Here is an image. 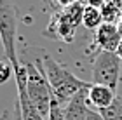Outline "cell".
Wrapping results in <instances>:
<instances>
[{"instance_id":"obj_15","label":"cell","mask_w":122,"mask_h":120,"mask_svg":"<svg viewBox=\"0 0 122 120\" xmlns=\"http://www.w3.org/2000/svg\"><path fill=\"white\" fill-rule=\"evenodd\" d=\"M0 120H10V113L5 110V111L2 113V117H0Z\"/></svg>"},{"instance_id":"obj_2","label":"cell","mask_w":122,"mask_h":120,"mask_svg":"<svg viewBox=\"0 0 122 120\" xmlns=\"http://www.w3.org/2000/svg\"><path fill=\"white\" fill-rule=\"evenodd\" d=\"M26 68V94L31 105L38 110L42 117H49V110H51V87L44 73V66L40 61V56H37L35 61H25Z\"/></svg>"},{"instance_id":"obj_4","label":"cell","mask_w":122,"mask_h":120,"mask_svg":"<svg viewBox=\"0 0 122 120\" xmlns=\"http://www.w3.org/2000/svg\"><path fill=\"white\" fill-rule=\"evenodd\" d=\"M122 75V59L115 52L99 51L92 63V84L107 85L117 92Z\"/></svg>"},{"instance_id":"obj_12","label":"cell","mask_w":122,"mask_h":120,"mask_svg":"<svg viewBox=\"0 0 122 120\" xmlns=\"http://www.w3.org/2000/svg\"><path fill=\"white\" fill-rule=\"evenodd\" d=\"M14 73V68L10 63H5V61H0V85L7 84V82L10 80V77H12Z\"/></svg>"},{"instance_id":"obj_7","label":"cell","mask_w":122,"mask_h":120,"mask_svg":"<svg viewBox=\"0 0 122 120\" xmlns=\"http://www.w3.org/2000/svg\"><path fill=\"white\" fill-rule=\"evenodd\" d=\"M87 91H89V87H86L80 92H77L70 99V103L65 106V120H86L87 118V113H89Z\"/></svg>"},{"instance_id":"obj_5","label":"cell","mask_w":122,"mask_h":120,"mask_svg":"<svg viewBox=\"0 0 122 120\" xmlns=\"http://www.w3.org/2000/svg\"><path fill=\"white\" fill-rule=\"evenodd\" d=\"M94 40H96V45H99L101 51L115 52V51H117V47H119V43H120V40H122V35H120L119 28H117V24L103 23L96 30Z\"/></svg>"},{"instance_id":"obj_14","label":"cell","mask_w":122,"mask_h":120,"mask_svg":"<svg viewBox=\"0 0 122 120\" xmlns=\"http://www.w3.org/2000/svg\"><path fill=\"white\" fill-rule=\"evenodd\" d=\"M58 2L63 5V7H70L71 4H75V2H77V0H58Z\"/></svg>"},{"instance_id":"obj_1","label":"cell","mask_w":122,"mask_h":120,"mask_svg":"<svg viewBox=\"0 0 122 120\" xmlns=\"http://www.w3.org/2000/svg\"><path fill=\"white\" fill-rule=\"evenodd\" d=\"M40 61L44 66L46 78L49 82V87H51V94L59 105L66 106L77 92H80L86 87H91V84L75 77L66 66H63L59 61H56L49 54L40 56Z\"/></svg>"},{"instance_id":"obj_9","label":"cell","mask_w":122,"mask_h":120,"mask_svg":"<svg viewBox=\"0 0 122 120\" xmlns=\"http://www.w3.org/2000/svg\"><path fill=\"white\" fill-rule=\"evenodd\" d=\"M99 113H101L103 120H122V97L117 96L112 105L101 110Z\"/></svg>"},{"instance_id":"obj_3","label":"cell","mask_w":122,"mask_h":120,"mask_svg":"<svg viewBox=\"0 0 122 120\" xmlns=\"http://www.w3.org/2000/svg\"><path fill=\"white\" fill-rule=\"evenodd\" d=\"M16 35H18V9L12 0H0V42L7 61L14 72L21 68V61L16 52Z\"/></svg>"},{"instance_id":"obj_13","label":"cell","mask_w":122,"mask_h":120,"mask_svg":"<svg viewBox=\"0 0 122 120\" xmlns=\"http://www.w3.org/2000/svg\"><path fill=\"white\" fill-rule=\"evenodd\" d=\"M86 120H103V117H101V113H99V111L91 110V108H89V113H87V118Z\"/></svg>"},{"instance_id":"obj_8","label":"cell","mask_w":122,"mask_h":120,"mask_svg":"<svg viewBox=\"0 0 122 120\" xmlns=\"http://www.w3.org/2000/svg\"><path fill=\"white\" fill-rule=\"evenodd\" d=\"M82 24L87 30H98L103 24V14L101 10L94 5H87L84 9V16H82Z\"/></svg>"},{"instance_id":"obj_10","label":"cell","mask_w":122,"mask_h":120,"mask_svg":"<svg viewBox=\"0 0 122 120\" xmlns=\"http://www.w3.org/2000/svg\"><path fill=\"white\" fill-rule=\"evenodd\" d=\"M103 14V23H112V24H117L119 19L122 18V9L119 7L117 4H107L101 10Z\"/></svg>"},{"instance_id":"obj_6","label":"cell","mask_w":122,"mask_h":120,"mask_svg":"<svg viewBox=\"0 0 122 120\" xmlns=\"http://www.w3.org/2000/svg\"><path fill=\"white\" fill-rule=\"evenodd\" d=\"M115 97H117V94L110 87L92 84L89 87V91H87V105H91L92 110L101 111V110H105V108H108L112 105L115 101Z\"/></svg>"},{"instance_id":"obj_17","label":"cell","mask_w":122,"mask_h":120,"mask_svg":"<svg viewBox=\"0 0 122 120\" xmlns=\"http://www.w3.org/2000/svg\"><path fill=\"white\" fill-rule=\"evenodd\" d=\"M117 28H119V31H120V35H122V18L119 19V23H117Z\"/></svg>"},{"instance_id":"obj_11","label":"cell","mask_w":122,"mask_h":120,"mask_svg":"<svg viewBox=\"0 0 122 120\" xmlns=\"http://www.w3.org/2000/svg\"><path fill=\"white\" fill-rule=\"evenodd\" d=\"M47 120H65V106L52 97L51 101V110H49V117Z\"/></svg>"},{"instance_id":"obj_16","label":"cell","mask_w":122,"mask_h":120,"mask_svg":"<svg viewBox=\"0 0 122 120\" xmlns=\"http://www.w3.org/2000/svg\"><path fill=\"white\" fill-rule=\"evenodd\" d=\"M115 54L122 59V40H120V43H119V47H117V51H115Z\"/></svg>"}]
</instances>
